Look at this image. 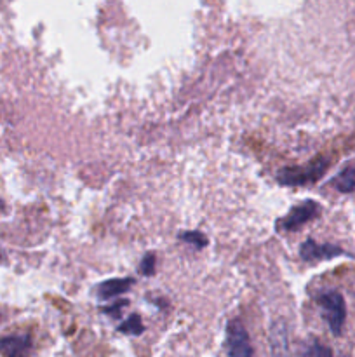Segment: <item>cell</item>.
Returning a JSON list of instances; mask_svg holds the SVG:
<instances>
[{
  "instance_id": "1",
  "label": "cell",
  "mask_w": 355,
  "mask_h": 357,
  "mask_svg": "<svg viewBox=\"0 0 355 357\" xmlns=\"http://www.w3.org/2000/svg\"><path fill=\"white\" fill-rule=\"evenodd\" d=\"M327 169L326 159H315L305 167H284L278 171L277 181L285 187H301L319 180Z\"/></svg>"
},
{
  "instance_id": "2",
  "label": "cell",
  "mask_w": 355,
  "mask_h": 357,
  "mask_svg": "<svg viewBox=\"0 0 355 357\" xmlns=\"http://www.w3.org/2000/svg\"><path fill=\"white\" fill-rule=\"evenodd\" d=\"M317 303L322 310V317L326 319L331 333L334 337L341 335L345 319H347V307H345L343 296L338 291H326L319 296Z\"/></svg>"
},
{
  "instance_id": "3",
  "label": "cell",
  "mask_w": 355,
  "mask_h": 357,
  "mask_svg": "<svg viewBox=\"0 0 355 357\" xmlns=\"http://www.w3.org/2000/svg\"><path fill=\"white\" fill-rule=\"evenodd\" d=\"M226 352H228V356L239 357L253 356V349H251L249 344V335H247L246 328L239 321L228 323V330H226Z\"/></svg>"
},
{
  "instance_id": "4",
  "label": "cell",
  "mask_w": 355,
  "mask_h": 357,
  "mask_svg": "<svg viewBox=\"0 0 355 357\" xmlns=\"http://www.w3.org/2000/svg\"><path fill=\"white\" fill-rule=\"evenodd\" d=\"M320 213V206L313 201H306L301 202V204L294 206L287 215L282 218L281 227L284 230H289V232H294L298 230L299 227H303L305 223H308L310 220L315 218L317 215Z\"/></svg>"
},
{
  "instance_id": "5",
  "label": "cell",
  "mask_w": 355,
  "mask_h": 357,
  "mask_svg": "<svg viewBox=\"0 0 355 357\" xmlns=\"http://www.w3.org/2000/svg\"><path fill=\"white\" fill-rule=\"evenodd\" d=\"M345 251L334 244H317L315 241L308 239L299 248V257L306 261L313 260H331L334 257H340Z\"/></svg>"
},
{
  "instance_id": "6",
  "label": "cell",
  "mask_w": 355,
  "mask_h": 357,
  "mask_svg": "<svg viewBox=\"0 0 355 357\" xmlns=\"http://www.w3.org/2000/svg\"><path fill=\"white\" fill-rule=\"evenodd\" d=\"M31 347V340L28 335H13V337L0 338V352L6 356H21Z\"/></svg>"
},
{
  "instance_id": "7",
  "label": "cell",
  "mask_w": 355,
  "mask_h": 357,
  "mask_svg": "<svg viewBox=\"0 0 355 357\" xmlns=\"http://www.w3.org/2000/svg\"><path fill=\"white\" fill-rule=\"evenodd\" d=\"M132 279H110V281H104L97 286V296L103 300L113 298V296L122 295V293L129 291V288L132 286Z\"/></svg>"
},
{
  "instance_id": "8",
  "label": "cell",
  "mask_w": 355,
  "mask_h": 357,
  "mask_svg": "<svg viewBox=\"0 0 355 357\" xmlns=\"http://www.w3.org/2000/svg\"><path fill=\"white\" fill-rule=\"evenodd\" d=\"M333 185L345 194L355 190V167L347 166L343 171H340V174L333 180Z\"/></svg>"
},
{
  "instance_id": "9",
  "label": "cell",
  "mask_w": 355,
  "mask_h": 357,
  "mask_svg": "<svg viewBox=\"0 0 355 357\" xmlns=\"http://www.w3.org/2000/svg\"><path fill=\"white\" fill-rule=\"evenodd\" d=\"M118 331L124 335H131V337H136V335H141L145 331V326H143V321L139 316H129L124 323L118 326Z\"/></svg>"
},
{
  "instance_id": "10",
  "label": "cell",
  "mask_w": 355,
  "mask_h": 357,
  "mask_svg": "<svg viewBox=\"0 0 355 357\" xmlns=\"http://www.w3.org/2000/svg\"><path fill=\"white\" fill-rule=\"evenodd\" d=\"M180 239L188 244H194L197 250H202V248H205V244H207V237L202 236L200 232H183L180 236Z\"/></svg>"
},
{
  "instance_id": "11",
  "label": "cell",
  "mask_w": 355,
  "mask_h": 357,
  "mask_svg": "<svg viewBox=\"0 0 355 357\" xmlns=\"http://www.w3.org/2000/svg\"><path fill=\"white\" fill-rule=\"evenodd\" d=\"M155 264H157L155 255L153 253L145 255V258L141 260V265H139V272H141L143 275H146V278H148V275H153L155 274Z\"/></svg>"
},
{
  "instance_id": "12",
  "label": "cell",
  "mask_w": 355,
  "mask_h": 357,
  "mask_svg": "<svg viewBox=\"0 0 355 357\" xmlns=\"http://www.w3.org/2000/svg\"><path fill=\"white\" fill-rule=\"evenodd\" d=\"M305 354H308V356H331V351H329V349L322 347V345L313 344V347H310L308 351L305 352Z\"/></svg>"
},
{
  "instance_id": "13",
  "label": "cell",
  "mask_w": 355,
  "mask_h": 357,
  "mask_svg": "<svg viewBox=\"0 0 355 357\" xmlns=\"http://www.w3.org/2000/svg\"><path fill=\"white\" fill-rule=\"evenodd\" d=\"M124 307H127V302H125V300H122V302H118L117 305L108 307V309H104V312L111 314V316H113V317H118V316H120V310L124 309Z\"/></svg>"
},
{
  "instance_id": "14",
  "label": "cell",
  "mask_w": 355,
  "mask_h": 357,
  "mask_svg": "<svg viewBox=\"0 0 355 357\" xmlns=\"http://www.w3.org/2000/svg\"><path fill=\"white\" fill-rule=\"evenodd\" d=\"M0 258H2V253H0Z\"/></svg>"
}]
</instances>
